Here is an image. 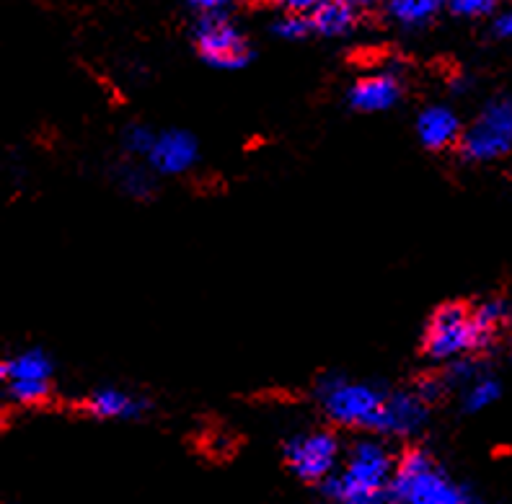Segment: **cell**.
<instances>
[{"mask_svg": "<svg viewBox=\"0 0 512 504\" xmlns=\"http://www.w3.org/2000/svg\"><path fill=\"white\" fill-rule=\"evenodd\" d=\"M396 473V461L381 437L352 442L342 471H334L319 484L321 494L344 504H373L391 499L388 486Z\"/></svg>", "mask_w": 512, "mask_h": 504, "instance_id": "obj_1", "label": "cell"}, {"mask_svg": "<svg viewBox=\"0 0 512 504\" xmlns=\"http://www.w3.org/2000/svg\"><path fill=\"white\" fill-rule=\"evenodd\" d=\"M388 494L394 502L406 504H463L474 499L422 448L406 450L396 461Z\"/></svg>", "mask_w": 512, "mask_h": 504, "instance_id": "obj_2", "label": "cell"}, {"mask_svg": "<svg viewBox=\"0 0 512 504\" xmlns=\"http://www.w3.org/2000/svg\"><path fill=\"white\" fill-rule=\"evenodd\" d=\"M386 396L388 393L373 383L344 378L337 373L324 375L316 386V399L329 422L350 430L375 432Z\"/></svg>", "mask_w": 512, "mask_h": 504, "instance_id": "obj_3", "label": "cell"}, {"mask_svg": "<svg viewBox=\"0 0 512 504\" xmlns=\"http://www.w3.org/2000/svg\"><path fill=\"white\" fill-rule=\"evenodd\" d=\"M458 148L469 163H492L512 153V101H489L463 130Z\"/></svg>", "mask_w": 512, "mask_h": 504, "instance_id": "obj_4", "label": "cell"}, {"mask_svg": "<svg viewBox=\"0 0 512 504\" xmlns=\"http://www.w3.org/2000/svg\"><path fill=\"white\" fill-rule=\"evenodd\" d=\"M422 349H425V355L430 360L438 362H453L456 357L481 349L469 308L461 303L440 305L438 311L432 313L430 321H427L425 336H422Z\"/></svg>", "mask_w": 512, "mask_h": 504, "instance_id": "obj_5", "label": "cell"}, {"mask_svg": "<svg viewBox=\"0 0 512 504\" xmlns=\"http://www.w3.org/2000/svg\"><path fill=\"white\" fill-rule=\"evenodd\" d=\"M194 44L202 60L218 70H241L251 63V47L223 11L202 13L194 26Z\"/></svg>", "mask_w": 512, "mask_h": 504, "instance_id": "obj_6", "label": "cell"}, {"mask_svg": "<svg viewBox=\"0 0 512 504\" xmlns=\"http://www.w3.org/2000/svg\"><path fill=\"white\" fill-rule=\"evenodd\" d=\"M342 458V445L329 430L300 432L285 442V463L295 479L306 484H321L326 476L337 471Z\"/></svg>", "mask_w": 512, "mask_h": 504, "instance_id": "obj_7", "label": "cell"}, {"mask_svg": "<svg viewBox=\"0 0 512 504\" xmlns=\"http://www.w3.org/2000/svg\"><path fill=\"white\" fill-rule=\"evenodd\" d=\"M427 417H430V404L417 391H394L386 396L373 435L412 437L422 432Z\"/></svg>", "mask_w": 512, "mask_h": 504, "instance_id": "obj_8", "label": "cell"}, {"mask_svg": "<svg viewBox=\"0 0 512 504\" xmlns=\"http://www.w3.org/2000/svg\"><path fill=\"white\" fill-rule=\"evenodd\" d=\"M200 161V145L184 130L158 132L148 153V166L161 176H182Z\"/></svg>", "mask_w": 512, "mask_h": 504, "instance_id": "obj_9", "label": "cell"}, {"mask_svg": "<svg viewBox=\"0 0 512 504\" xmlns=\"http://www.w3.org/2000/svg\"><path fill=\"white\" fill-rule=\"evenodd\" d=\"M404 96V86L396 73L365 75L350 88L347 101L360 114H381L394 109Z\"/></svg>", "mask_w": 512, "mask_h": 504, "instance_id": "obj_10", "label": "cell"}, {"mask_svg": "<svg viewBox=\"0 0 512 504\" xmlns=\"http://www.w3.org/2000/svg\"><path fill=\"white\" fill-rule=\"evenodd\" d=\"M463 127L458 114L445 104L425 106L417 117V137L427 150H448L461 143Z\"/></svg>", "mask_w": 512, "mask_h": 504, "instance_id": "obj_11", "label": "cell"}, {"mask_svg": "<svg viewBox=\"0 0 512 504\" xmlns=\"http://www.w3.org/2000/svg\"><path fill=\"white\" fill-rule=\"evenodd\" d=\"M313 32L321 37H347L357 26V6L350 0H321L311 11Z\"/></svg>", "mask_w": 512, "mask_h": 504, "instance_id": "obj_12", "label": "cell"}, {"mask_svg": "<svg viewBox=\"0 0 512 504\" xmlns=\"http://www.w3.org/2000/svg\"><path fill=\"white\" fill-rule=\"evenodd\" d=\"M86 411L96 419H138L145 411V401L119 388H96L86 399Z\"/></svg>", "mask_w": 512, "mask_h": 504, "instance_id": "obj_13", "label": "cell"}, {"mask_svg": "<svg viewBox=\"0 0 512 504\" xmlns=\"http://www.w3.org/2000/svg\"><path fill=\"white\" fill-rule=\"evenodd\" d=\"M450 0H386L388 19L406 32H419L435 24Z\"/></svg>", "mask_w": 512, "mask_h": 504, "instance_id": "obj_14", "label": "cell"}, {"mask_svg": "<svg viewBox=\"0 0 512 504\" xmlns=\"http://www.w3.org/2000/svg\"><path fill=\"white\" fill-rule=\"evenodd\" d=\"M55 365L44 349H24L0 362V378L6 380H52Z\"/></svg>", "mask_w": 512, "mask_h": 504, "instance_id": "obj_15", "label": "cell"}, {"mask_svg": "<svg viewBox=\"0 0 512 504\" xmlns=\"http://www.w3.org/2000/svg\"><path fill=\"white\" fill-rule=\"evenodd\" d=\"M471 318H474V329L481 347H487L494 334H497V329L510 321V305L502 303V300H487V303L476 305L471 311Z\"/></svg>", "mask_w": 512, "mask_h": 504, "instance_id": "obj_16", "label": "cell"}, {"mask_svg": "<svg viewBox=\"0 0 512 504\" xmlns=\"http://www.w3.org/2000/svg\"><path fill=\"white\" fill-rule=\"evenodd\" d=\"M497 399H500V383L494 378H487V375H479L463 388L461 401L466 414H476V411H484L487 406H492Z\"/></svg>", "mask_w": 512, "mask_h": 504, "instance_id": "obj_17", "label": "cell"}, {"mask_svg": "<svg viewBox=\"0 0 512 504\" xmlns=\"http://www.w3.org/2000/svg\"><path fill=\"white\" fill-rule=\"evenodd\" d=\"M50 380H6V396L19 406H39L50 399Z\"/></svg>", "mask_w": 512, "mask_h": 504, "instance_id": "obj_18", "label": "cell"}, {"mask_svg": "<svg viewBox=\"0 0 512 504\" xmlns=\"http://www.w3.org/2000/svg\"><path fill=\"white\" fill-rule=\"evenodd\" d=\"M150 171L143 166H132V163L122 166V171H119V187H122V192L135 197V200H148V197H153L156 194V179H153Z\"/></svg>", "mask_w": 512, "mask_h": 504, "instance_id": "obj_19", "label": "cell"}, {"mask_svg": "<svg viewBox=\"0 0 512 504\" xmlns=\"http://www.w3.org/2000/svg\"><path fill=\"white\" fill-rule=\"evenodd\" d=\"M272 32L280 39H288V42H300L313 32V21L303 11H288L272 24Z\"/></svg>", "mask_w": 512, "mask_h": 504, "instance_id": "obj_20", "label": "cell"}, {"mask_svg": "<svg viewBox=\"0 0 512 504\" xmlns=\"http://www.w3.org/2000/svg\"><path fill=\"white\" fill-rule=\"evenodd\" d=\"M158 132L150 130L148 125H140V122H132V125L125 127L122 132V148L130 153V156H138V158H148L150 148L156 143Z\"/></svg>", "mask_w": 512, "mask_h": 504, "instance_id": "obj_21", "label": "cell"}, {"mask_svg": "<svg viewBox=\"0 0 512 504\" xmlns=\"http://www.w3.org/2000/svg\"><path fill=\"white\" fill-rule=\"evenodd\" d=\"M497 6V0H450L448 8L458 19H481L489 16Z\"/></svg>", "mask_w": 512, "mask_h": 504, "instance_id": "obj_22", "label": "cell"}, {"mask_svg": "<svg viewBox=\"0 0 512 504\" xmlns=\"http://www.w3.org/2000/svg\"><path fill=\"white\" fill-rule=\"evenodd\" d=\"M448 388H450L448 378H422L417 386H414V391H417L419 396H422V399H425L427 404L432 406V404H438V401L443 399Z\"/></svg>", "mask_w": 512, "mask_h": 504, "instance_id": "obj_23", "label": "cell"}, {"mask_svg": "<svg viewBox=\"0 0 512 504\" xmlns=\"http://www.w3.org/2000/svg\"><path fill=\"white\" fill-rule=\"evenodd\" d=\"M494 34L502 39L512 37V8H507L505 13H500V16L494 19Z\"/></svg>", "mask_w": 512, "mask_h": 504, "instance_id": "obj_24", "label": "cell"}, {"mask_svg": "<svg viewBox=\"0 0 512 504\" xmlns=\"http://www.w3.org/2000/svg\"><path fill=\"white\" fill-rule=\"evenodd\" d=\"M272 3H280V6H285V8H288V11L311 13L313 8L319 6L321 0H272Z\"/></svg>", "mask_w": 512, "mask_h": 504, "instance_id": "obj_25", "label": "cell"}, {"mask_svg": "<svg viewBox=\"0 0 512 504\" xmlns=\"http://www.w3.org/2000/svg\"><path fill=\"white\" fill-rule=\"evenodd\" d=\"M197 11L202 13H213V11H225V6L231 3V0H189Z\"/></svg>", "mask_w": 512, "mask_h": 504, "instance_id": "obj_26", "label": "cell"}, {"mask_svg": "<svg viewBox=\"0 0 512 504\" xmlns=\"http://www.w3.org/2000/svg\"><path fill=\"white\" fill-rule=\"evenodd\" d=\"M350 3H355L357 8H368V6H375V3H386V0H350Z\"/></svg>", "mask_w": 512, "mask_h": 504, "instance_id": "obj_27", "label": "cell"}, {"mask_svg": "<svg viewBox=\"0 0 512 504\" xmlns=\"http://www.w3.org/2000/svg\"><path fill=\"white\" fill-rule=\"evenodd\" d=\"M510 321H512V308H510Z\"/></svg>", "mask_w": 512, "mask_h": 504, "instance_id": "obj_28", "label": "cell"}]
</instances>
